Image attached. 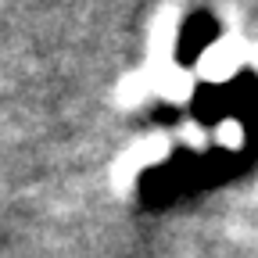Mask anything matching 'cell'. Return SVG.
<instances>
[{"mask_svg": "<svg viewBox=\"0 0 258 258\" xmlns=\"http://www.w3.org/2000/svg\"><path fill=\"white\" fill-rule=\"evenodd\" d=\"M244 57H251L244 47H240V40L237 36H222L219 43H212L208 47V54L201 57V76L205 79H226V76H233L240 64H244Z\"/></svg>", "mask_w": 258, "mask_h": 258, "instance_id": "6da1fadb", "label": "cell"}]
</instances>
